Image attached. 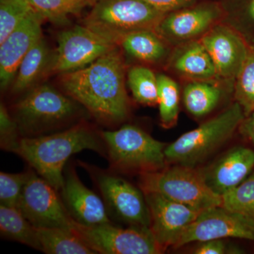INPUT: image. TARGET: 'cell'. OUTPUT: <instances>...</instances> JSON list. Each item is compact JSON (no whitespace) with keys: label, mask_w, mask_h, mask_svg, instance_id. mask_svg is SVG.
I'll return each mask as SVG.
<instances>
[{"label":"cell","mask_w":254,"mask_h":254,"mask_svg":"<svg viewBox=\"0 0 254 254\" xmlns=\"http://www.w3.org/2000/svg\"><path fill=\"white\" fill-rule=\"evenodd\" d=\"M60 75V83L66 94L98 121L113 125L128 117L126 66L120 46L85 67Z\"/></svg>","instance_id":"1"},{"label":"cell","mask_w":254,"mask_h":254,"mask_svg":"<svg viewBox=\"0 0 254 254\" xmlns=\"http://www.w3.org/2000/svg\"><path fill=\"white\" fill-rule=\"evenodd\" d=\"M84 150L107 155L101 135L99 136L83 124H78L58 133L21 137L14 153L59 191L64 181L63 169L66 161L71 155Z\"/></svg>","instance_id":"2"},{"label":"cell","mask_w":254,"mask_h":254,"mask_svg":"<svg viewBox=\"0 0 254 254\" xmlns=\"http://www.w3.org/2000/svg\"><path fill=\"white\" fill-rule=\"evenodd\" d=\"M245 118L242 107L234 102L222 113L167 145V163L196 168L230 139Z\"/></svg>","instance_id":"3"},{"label":"cell","mask_w":254,"mask_h":254,"mask_svg":"<svg viewBox=\"0 0 254 254\" xmlns=\"http://www.w3.org/2000/svg\"><path fill=\"white\" fill-rule=\"evenodd\" d=\"M166 14L143 0H95L83 25L120 46L130 33L155 31Z\"/></svg>","instance_id":"4"},{"label":"cell","mask_w":254,"mask_h":254,"mask_svg":"<svg viewBox=\"0 0 254 254\" xmlns=\"http://www.w3.org/2000/svg\"><path fill=\"white\" fill-rule=\"evenodd\" d=\"M174 165L141 174L138 183L142 191L159 193L200 211L221 206V195L214 192L207 185L203 170Z\"/></svg>","instance_id":"5"},{"label":"cell","mask_w":254,"mask_h":254,"mask_svg":"<svg viewBox=\"0 0 254 254\" xmlns=\"http://www.w3.org/2000/svg\"><path fill=\"white\" fill-rule=\"evenodd\" d=\"M100 135L114 170L142 174L156 171L166 165L165 150L168 145L138 127L127 125Z\"/></svg>","instance_id":"6"},{"label":"cell","mask_w":254,"mask_h":254,"mask_svg":"<svg viewBox=\"0 0 254 254\" xmlns=\"http://www.w3.org/2000/svg\"><path fill=\"white\" fill-rule=\"evenodd\" d=\"M74 101L48 85L33 88L15 105L14 120L20 134L42 136L71 120L78 112Z\"/></svg>","instance_id":"7"},{"label":"cell","mask_w":254,"mask_h":254,"mask_svg":"<svg viewBox=\"0 0 254 254\" xmlns=\"http://www.w3.org/2000/svg\"><path fill=\"white\" fill-rule=\"evenodd\" d=\"M71 230L96 254H158L164 252L148 227L121 228L112 223L87 226L74 221Z\"/></svg>","instance_id":"8"},{"label":"cell","mask_w":254,"mask_h":254,"mask_svg":"<svg viewBox=\"0 0 254 254\" xmlns=\"http://www.w3.org/2000/svg\"><path fill=\"white\" fill-rule=\"evenodd\" d=\"M223 13L217 0H197L165 15L155 32L172 48L200 40L221 23Z\"/></svg>","instance_id":"9"},{"label":"cell","mask_w":254,"mask_h":254,"mask_svg":"<svg viewBox=\"0 0 254 254\" xmlns=\"http://www.w3.org/2000/svg\"><path fill=\"white\" fill-rule=\"evenodd\" d=\"M46 76L63 74L85 67L119 45L83 26L61 32Z\"/></svg>","instance_id":"10"},{"label":"cell","mask_w":254,"mask_h":254,"mask_svg":"<svg viewBox=\"0 0 254 254\" xmlns=\"http://www.w3.org/2000/svg\"><path fill=\"white\" fill-rule=\"evenodd\" d=\"M46 180L31 171L17 208L36 228H72L75 220L63 200Z\"/></svg>","instance_id":"11"},{"label":"cell","mask_w":254,"mask_h":254,"mask_svg":"<svg viewBox=\"0 0 254 254\" xmlns=\"http://www.w3.org/2000/svg\"><path fill=\"white\" fill-rule=\"evenodd\" d=\"M110 209L119 218L132 226L148 227L149 210L145 195L122 177L103 170L86 166Z\"/></svg>","instance_id":"12"},{"label":"cell","mask_w":254,"mask_h":254,"mask_svg":"<svg viewBox=\"0 0 254 254\" xmlns=\"http://www.w3.org/2000/svg\"><path fill=\"white\" fill-rule=\"evenodd\" d=\"M213 61L217 79L233 90L249 52V45L231 26L221 22L200 39Z\"/></svg>","instance_id":"13"},{"label":"cell","mask_w":254,"mask_h":254,"mask_svg":"<svg viewBox=\"0 0 254 254\" xmlns=\"http://www.w3.org/2000/svg\"><path fill=\"white\" fill-rule=\"evenodd\" d=\"M229 237L254 242V220L222 206L212 207L200 212L198 218L187 227L175 247Z\"/></svg>","instance_id":"14"},{"label":"cell","mask_w":254,"mask_h":254,"mask_svg":"<svg viewBox=\"0 0 254 254\" xmlns=\"http://www.w3.org/2000/svg\"><path fill=\"white\" fill-rule=\"evenodd\" d=\"M149 210L150 230L163 251L177 244L200 210L156 193H143Z\"/></svg>","instance_id":"15"},{"label":"cell","mask_w":254,"mask_h":254,"mask_svg":"<svg viewBox=\"0 0 254 254\" xmlns=\"http://www.w3.org/2000/svg\"><path fill=\"white\" fill-rule=\"evenodd\" d=\"M45 18L33 10L22 23L0 43V85L5 89L14 81L18 66L32 47L43 38Z\"/></svg>","instance_id":"16"},{"label":"cell","mask_w":254,"mask_h":254,"mask_svg":"<svg viewBox=\"0 0 254 254\" xmlns=\"http://www.w3.org/2000/svg\"><path fill=\"white\" fill-rule=\"evenodd\" d=\"M61 191L64 203L75 221L87 226L111 223L104 202L82 183L73 169H68Z\"/></svg>","instance_id":"17"},{"label":"cell","mask_w":254,"mask_h":254,"mask_svg":"<svg viewBox=\"0 0 254 254\" xmlns=\"http://www.w3.org/2000/svg\"><path fill=\"white\" fill-rule=\"evenodd\" d=\"M254 168V150L239 146L227 152L203 173L208 187L222 196L250 176Z\"/></svg>","instance_id":"18"},{"label":"cell","mask_w":254,"mask_h":254,"mask_svg":"<svg viewBox=\"0 0 254 254\" xmlns=\"http://www.w3.org/2000/svg\"><path fill=\"white\" fill-rule=\"evenodd\" d=\"M165 66L187 81H218L213 61L200 40L173 48Z\"/></svg>","instance_id":"19"},{"label":"cell","mask_w":254,"mask_h":254,"mask_svg":"<svg viewBox=\"0 0 254 254\" xmlns=\"http://www.w3.org/2000/svg\"><path fill=\"white\" fill-rule=\"evenodd\" d=\"M120 46L132 58L143 63L166 64L173 48L155 31H141L127 35Z\"/></svg>","instance_id":"20"},{"label":"cell","mask_w":254,"mask_h":254,"mask_svg":"<svg viewBox=\"0 0 254 254\" xmlns=\"http://www.w3.org/2000/svg\"><path fill=\"white\" fill-rule=\"evenodd\" d=\"M225 89L233 93V90L219 81H187L183 89L184 104L190 115L202 118L218 106Z\"/></svg>","instance_id":"21"},{"label":"cell","mask_w":254,"mask_h":254,"mask_svg":"<svg viewBox=\"0 0 254 254\" xmlns=\"http://www.w3.org/2000/svg\"><path fill=\"white\" fill-rule=\"evenodd\" d=\"M53 53L43 38L37 42L24 57L13 82L12 92L21 93L46 76Z\"/></svg>","instance_id":"22"},{"label":"cell","mask_w":254,"mask_h":254,"mask_svg":"<svg viewBox=\"0 0 254 254\" xmlns=\"http://www.w3.org/2000/svg\"><path fill=\"white\" fill-rule=\"evenodd\" d=\"M41 252L48 254H95L73 231L65 227L36 228Z\"/></svg>","instance_id":"23"},{"label":"cell","mask_w":254,"mask_h":254,"mask_svg":"<svg viewBox=\"0 0 254 254\" xmlns=\"http://www.w3.org/2000/svg\"><path fill=\"white\" fill-rule=\"evenodd\" d=\"M0 231L8 240L41 251L36 227L15 207L0 205Z\"/></svg>","instance_id":"24"},{"label":"cell","mask_w":254,"mask_h":254,"mask_svg":"<svg viewBox=\"0 0 254 254\" xmlns=\"http://www.w3.org/2000/svg\"><path fill=\"white\" fill-rule=\"evenodd\" d=\"M226 23L254 48V0H217Z\"/></svg>","instance_id":"25"},{"label":"cell","mask_w":254,"mask_h":254,"mask_svg":"<svg viewBox=\"0 0 254 254\" xmlns=\"http://www.w3.org/2000/svg\"><path fill=\"white\" fill-rule=\"evenodd\" d=\"M127 84L136 102L142 105L158 103V75L142 65L132 66L127 72Z\"/></svg>","instance_id":"26"},{"label":"cell","mask_w":254,"mask_h":254,"mask_svg":"<svg viewBox=\"0 0 254 254\" xmlns=\"http://www.w3.org/2000/svg\"><path fill=\"white\" fill-rule=\"evenodd\" d=\"M158 82L160 123L164 128H173L177 125L180 113V86L165 73L158 74Z\"/></svg>","instance_id":"27"},{"label":"cell","mask_w":254,"mask_h":254,"mask_svg":"<svg viewBox=\"0 0 254 254\" xmlns=\"http://www.w3.org/2000/svg\"><path fill=\"white\" fill-rule=\"evenodd\" d=\"M33 9L54 24L66 25L71 15L79 14L90 5L86 0H28Z\"/></svg>","instance_id":"28"},{"label":"cell","mask_w":254,"mask_h":254,"mask_svg":"<svg viewBox=\"0 0 254 254\" xmlns=\"http://www.w3.org/2000/svg\"><path fill=\"white\" fill-rule=\"evenodd\" d=\"M235 101L242 107L245 117L254 112V48L249 47L245 64L235 81Z\"/></svg>","instance_id":"29"},{"label":"cell","mask_w":254,"mask_h":254,"mask_svg":"<svg viewBox=\"0 0 254 254\" xmlns=\"http://www.w3.org/2000/svg\"><path fill=\"white\" fill-rule=\"evenodd\" d=\"M254 221V173L222 195V205Z\"/></svg>","instance_id":"30"},{"label":"cell","mask_w":254,"mask_h":254,"mask_svg":"<svg viewBox=\"0 0 254 254\" xmlns=\"http://www.w3.org/2000/svg\"><path fill=\"white\" fill-rule=\"evenodd\" d=\"M28 0H0V43L33 11Z\"/></svg>","instance_id":"31"},{"label":"cell","mask_w":254,"mask_h":254,"mask_svg":"<svg viewBox=\"0 0 254 254\" xmlns=\"http://www.w3.org/2000/svg\"><path fill=\"white\" fill-rule=\"evenodd\" d=\"M30 172L11 174L0 173V203L5 206L17 208L23 187L29 177Z\"/></svg>","instance_id":"32"},{"label":"cell","mask_w":254,"mask_h":254,"mask_svg":"<svg viewBox=\"0 0 254 254\" xmlns=\"http://www.w3.org/2000/svg\"><path fill=\"white\" fill-rule=\"evenodd\" d=\"M20 132L14 118L9 115L4 104L0 105V145L4 150L13 152L20 140Z\"/></svg>","instance_id":"33"},{"label":"cell","mask_w":254,"mask_h":254,"mask_svg":"<svg viewBox=\"0 0 254 254\" xmlns=\"http://www.w3.org/2000/svg\"><path fill=\"white\" fill-rule=\"evenodd\" d=\"M152 6L164 13L171 12L188 6L197 0H143Z\"/></svg>","instance_id":"34"},{"label":"cell","mask_w":254,"mask_h":254,"mask_svg":"<svg viewBox=\"0 0 254 254\" xmlns=\"http://www.w3.org/2000/svg\"><path fill=\"white\" fill-rule=\"evenodd\" d=\"M226 245L222 240H213L201 242L193 250L195 254H224L227 253Z\"/></svg>","instance_id":"35"},{"label":"cell","mask_w":254,"mask_h":254,"mask_svg":"<svg viewBox=\"0 0 254 254\" xmlns=\"http://www.w3.org/2000/svg\"><path fill=\"white\" fill-rule=\"evenodd\" d=\"M238 131L254 146V112L245 117L239 127Z\"/></svg>","instance_id":"36"},{"label":"cell","mask_w":254,"mask_h":254,"mask_svg":"<svg viewBox=\"0 0 254 254\" xmlns=\"http://www.w3.org/2000/svg\"><path fill=\"white\" fill-rule=\"evenodd\" d=\"M86 1H88L91 4H93L95 3V0H86Z\"/></svg>","instance_id":"37"}]
</instances>
